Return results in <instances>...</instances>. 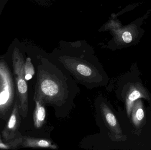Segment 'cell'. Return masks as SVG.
I'll list each match as a JSON object with an SVG mask.
<instances>
[{"mask_svg": "<svg viewBox=\"0 0 151 150\" xmlns=\"http://www.w3.org/2000/svg\"><path fill=\"white\" fill-rule=\"evenodd\" d=\"M20 116L17 100L16 99L9 118L1 132L2 138L5 141L19 139L22 136L19 131L21 123Z\"/></svg>", "mask_w": 151, "mask_h": 150, "instance_id": "obj_5", "label": "cell"}, {"mask_svg": "<svg viewBox=\"0 0 151 150\" xmlns=\"http://www.w3.org/2000/svg\"><path fill=\"white\" fill-rule=\"evenodd\" d=\"M12 60L19 110L20 115L25 119L28 112V85L24 73V60L23 55L17 48L13 50Z\"/></svg>", "mask_w": 151, "mask_h": 150, "instance_id": "obj_2", "label": "cell"}, {"mask_svg": "<svg viewBox=\"0 0 151 150\" xmlns=\"http://www.w3.org/2000/svg\"><path fill=\"white\" fill-rule=\"evenodd\" d=\"M35 107L33 113L34 125L36 129L41 128L46 119V111L45 105L38 100L35 101Z\"/></svg>", "mask_w": 151, "mask_h": 150, "instance_id": "obj_9", "label": "cell"}, {"mask_svg": "<svg viewBox=\"0 0 151 150\" xmlns=\"http://www.w3.org/2000/svg\"><path fill=\"white\" fill-rule=\"evenodd\" d=\"M97 111L100 115V120L103 122L104 127L109 131V135L119 140L123 136L122 131L114 113L112 111L107 102L102 98L98 101Z\"/></svg>", "mask_w": 151, "mask_h": 150, "instance_id": "obj_4", "label": "cell"}, {"mask_svg": "<svg viewBox=\"0 0 151 150\" xmlns=\"http://www.w3.org/2000/svg\"><path fill=\"white\" fill-rule=\"evenodd\" d=\"M79 92L75 81L63 67L48 61L38 66L34 100L53 107L58 118L69 115Z\"/></svg>", "mask_w": 151, "mask_h": 150, "instance_id": "obj_1", "label": "cell"}, {"mask_svg": "<svg viewBox=\"0 0 151 150\" xmlns=\"http://www.w3.org/2000/svg\"><path fill=\"white\" fill-rule=\"evenodd\" d=\"M14 97V85L11 74L5 63L0 62V117L7 114Z\"/></svg>", "mask_w": 151, "mask_h": 150, "instance_id": "obj_3", "label": "cell"}, {"mask_svg": "<svg viewBox=\"0 0 151 150\" xmlns=\"http://www.w3.org/2000/svg\"><path fill=\"white\" fill-rule=\"evenodd\" d=\"M131 115L132 122L136 127H140L144 123L145 119V108L142 100L139 99L134 102Z\"/></svg>", "mask_w": 151, "mask_h": 150, "instance_id": "obj_8", "label": "cell"}, {"mask_svg": "<svg viewBox=\"0 0 151 150\" xmlns=\"http://www.w3.org/2000/svg\"><path fill=\"white\" fill-rule=\"evenodd\" d=\"M24 73L27 81L31 80L35 74L34 67L32 63L31 58L28 57L25 61L24 65Z\"/></svg>", "mask_w": 151, "mask_h": 150, "instance_id": "obj_11", "label": "cell"}, {"mask_svg": "<svg viewBox=\"0 0 151 150\" xmlns=\"http://www.w3.org/2000/svg\"><path fill=\"white\" fill-rule=\"evenodd\" d=\"M122 39L126 43H130L132 40V36L131 33L128 31L125 32L122 35Z\"/></svg>", "mask_w": 151, "mask_h": 150, "instance_id": "obj_12", "label": "cell"}, {"mask_svg": "<svg viewBox=\"0 0 151 150\" xmlns=\"http://www.w3.org/2000/svg\"><path fill=\"white\" fill-rule=\"evenodd\" d=\"M150 99L148 91L140 83L131 84L128 89L125 96L126 110L129 118L131 115V110L134 102L140 98Z\"/></svg>", "mask_w": 151, "mask_h": 150, "instance_id": "obj_6", "label": "cell"}, {"mask_svg": "<svg viewBox=\"0 0 151 150\" xmlns=\"http://www.w3.org/2000/svg\"><path fill=\"white\" fill-rule=\"evenodd\" d=\"M20 146L24 148H43L51 149H57L56 144L48 139L34 138L30 136H22Z\"/></svg>", "mask_w": 151, "mask_h": 150, "instance_id": "obj_7", "label": "cell"}, {"mask_svg": "<svg viewBox=\"0 0 151 150\" xmlns=\"http://www.w3.org/2000/svg\"><path fill=\"white\" fill-rule=\"evenodd\" d=\"M21 141V137L16 140L5 141L2 138L1 134H0V149H15L20 146Z\"/></svg>", "mask_w": 151, "mask_h": 150, "instance_id": "obj_10", "label": "cell"}]
</instances>
